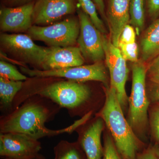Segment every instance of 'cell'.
Returning a JSON list of instances; mask_svg holds the SVG:
<instances>
[{
  "label": "cell",
  "instance_id": "obj_29",
  "mask_svg": "<svg viewBox=\"0 0 159 159\" xmlns=\"http://www.w3.org/2000/svg\"><path fill=\"white\" fill-rule=\"evenodd\" d=\"M154 86L151 90L150 98L151 100L153 102H159V84H154Z\"/></svg>",
  "mask_w": 159,
  "mask_h": 159
},
{
  "label": "cell",
  "instance_id": "obj_3",
  "mask_svg": "<svg viewBox=\"0 0 159 159\" xmlns=\"http://www.w3.org/2000/svg\"><path fill=\"white\" fill-rule=\"evenodd\" d=\"M34 95L48 98L61 108L66 109L72 117L80 114L81 110L91 102L93 95L90 87L85 82L61 80L44 84L25 93L16 95L12 104V110L27 98Z\"/></svg>",
  "mask_w": 159,
  "mask_h": 159
},
{
  "label": "cell",
  "instance_id": "obj_19",
  "mask_svg": "<svg viewBox=\"0 0 159 159\" xmlns=\"http://www.w3.org/2000/svg\"><path fill=\"white\" fill-rule=\"evenodd\" d=\"M129 15V23L135 29L136 34L139 35L143 31L145 25L144 0H131Z\"/></svg>",
  "mask_w": 159,
  "mask_h": 159
},
{
  "label": "cell",
  "instance_id": "obj_12",
  "mask_svg": "<svg viewBox=\"0 0 159 159\" xmlns=\"http://www.w3.org/2000/svg\"><path fill=\"white\" fill-rule=\"evenodd\" d=\"M33 2L18 7H4L0 10V28L3 32H25L32 26Z\"/></svg>",
  "mask_w": 159,
  "mask_h": 159
},
{
  "label": "cell",
  "instance_id": "obj_9",
  "mask_svg": "<svg viewBox=\"0 0 159 159\" xmlns=\"http://www.w3.org/2000/svg\"><path fill=\"white\" fill-rule=\"evenodd\" d=\"M77 13L80 27L77 43L83 56L92 62L102 61L105 59L103 34L82 10Z\"/></svg>",
  "mask_w": 159,
  "mask_h": 159
},
{
  "label": "cell",
  "instance_id": "obj_8",
  "mask_svg": "<svg viewBox=\"0 0 159 159\" xmlns=\"http://www.w3.org/2000/svg\"><path fill=\"white\" fill-rule=\"evenodd\" d=\"M103 45L104 59L110 77V87L116 90L123 109L127 106L129 100L125 89L128 74L126 61L122 56L119 48L113 44L110 39L106 38L103 35Z\"/></svg>",
  "mask_w": 159,
  "mask_h": 159
},
{
  "label": "cell",
  "instance_id": "obj_30",
  "mask_svg": "<svg viewBox=\"0 0 159 159\" xmlns=\"http://www.w3.org/2000/svg\"><path fill=\"white\" fill-rule=\"evenodd\" d=\"M93 2L97 6L102 18L106 20V14L105 12V5L103 0H93Z\"/></svg>",
  "mask_w": 159,
  "mask_h": 159
},
{
  "label": "cell",
  "instance_id": "obj_15",
  "mask_svg": "<svg viewBox=\"0 0 159 159\" xmlns=\"http://www.w3.org/2000/svg\"><path fill=\"white\" fill-rule=\"evenodd\" d=\"M131 0H109L106 20L110 30V39L118 47L122 30L129 24V6Z\"/></svg>",
  "mask_w": 159,
  "mask_h": 159
},
{
  "label": "cell",
  "instance_id": "obj_21",
  "mask_svg": "<svg viewBox=\"0 0 159 159\" xmlns=\"http://www.w3.org/2000/svg\"><path fill=\"white\" fill-rule=\"evenodd\" d=\"M0 77L15 81H23L28 79L15 66L2 60L0 61Z\"/></svg>",
  "mask_w": 159,
  "mask_h": 159
},
{
  "label": "cell",
  "instance_id": "obj_11",
  "mask_svg": "<svg viewBox=\"0 0 159 159\" xmlns=\"http://www.w3.org/2000/svg\"><path fill=\"white\" fill-rule=\"evenodd\" d=\"M76 0H38L32 16L34 25L48 26L76 10Z\"/></svg>",
  "mask_w": 159,
  "mask_h": 159
},
{
  "label": "cell",
  "instance_id": "obj_17",
  "mask_svg": "<svg viewBox=\"0 0 159 159\" xmlns=\"http://www.w3.org/2000/svg\"><path fill=\"white\" fill-rule=\"evenodd\" d=\"M24 83L0 77V109L2 115L11 112L13 101Z\"/></svg>",
  "mask_w": 159,
  "mask_h": 159
},
{
  "label": "cell",
  "instance_id": "obj_6",
  "mask_svg": "<svg viewBox=\"0 0 159 159\" xmlns=\"http://www.w3.org/2000/svg\"><path fill=\"white\" fill-rule=\"evenodd\" d=\"M20 69L23 74L31 77H55L79 82L96 81L107 84L108 77L106 68L102 61L94 63L89 65L50 70H40L25 66H20Z\"/></svg>",
  "mask_w": 159,
  "mask_h": 159
},
{
  "label": "cell",
  "instance_id": "obj_4",
  "mask_svg": "<svg viewBox=\"0 0 159 159\" xmlns=\"http://www.w3.org/2000/svg\"><path fill=\"white\" fill-rule=\"evenodd\" d=\"M131 93L129 99L128 122L136 134L145 133L148 123L149 101L146 93L147 67L143 61L139 60L132 66Z\"/></svg>",
  "mask_w": 159,
  "mask_h": 159
},
{
  "label": "cell",
  "instance_id": "obj_31",
  "mask_svg": "<svg viewBox=\"0 0 159 159\" xmlns=\"http://www.w3.org/2000/svg\"><path fill=\"white\" fill-rule=\"evenodd\" d=\"M9 2L11 4H27L31 2L32 0H6Z\"/></svg>",
  "mask_w": 159,
  "mask_h": 159
},
{
  "label": "cell",
  "instance_id": "obj_7",
  "mask_svg": "<svg viewBox=\"0 0 159 159\" xmlns=\"http://www.w3.org/2000/svg\"><path fill=\"white\" fill-rule=\"evenodd\" d=\"M28 34H8L0 36L2 48L20 60L40 70L48 52L49 48L37 45Z\"/></svg>",
  "mask_w": 159,
  "mask_h": 159
},
{
  "label": "cell",
  "instance_id": "obj_23",
  "mask_svg": "<svg viewBox=\"0 0 159 159\" xmlns=\"http://www.w3.org/2000/svg\"><path fill=\"white\" fill-rule=\"evenodd\" d=\"M103 155L102 159H122L115 145L113 139L109 135L104 138Z\"/></svg>",
  "mask_w": 159,
  "mask_h": 159
},
{
  "label": "cell",
  "instance_id": "obj_22",
  "mask_svg": "<svg viewBox=\"0 0 159 159\" xmlns=\"http://www.w3.org/2000/svg\"><path fill=\"white\" fill-rule=\"evenodd\" d=\"M118 48L125 60L133 63L139 61V48L136 42L129 44L119 43Z\"/></svg>",
  "mask_w": 159,
  "mask_h": 159
},
{
  "label": "cell",
  "instance_id": "obj_32",
  "mask_svg": "<svg viewBox=\"0 0 159 159\" xmlns=\"http://www.w3.org/2000/svg\"><path fill=\"white\" fill-rule=\"evenodd\" d=\"M33 159H46V158L42 155L39 154L37 156L35 157Z\"/></svg>",
  "mask_w": 159,
  "mask_h": 159
},
{
  "label": "cell",
  "instance_id": "obj_26",
  "mask_svg": "<svg viewBox=\"0 0 159 159\" xmlns=\"http://www.w3.org/2000/svg\"><path fill=\"white\" fill-rule=\"evenodd\" d=\"M136 32L135 29L130 25L124 27L119 39V43L129 44L135 42Z\"/></svg>",
  "mask_w": 159,
  "mask_h": 159
},
{
  "label": "cell",
  "instance_id": "obj_18",
  "mask_svg": "<svg viewBox=\"0 0 159 159\" xmlns=\"http://www.w3.org/2000/svg\"><path fill=\"white\" fill-rule=\"evenodd\" d=\"M54 159H87L86 156L78 142L61 140L54 146Z\"/></svg>",
  "mask_w": 159,
  "mask_h": 159
},
{
  "label": "cell",
  "instance_id": "obj_27",
  "mask_svg": "<svg viewBox=\"0 0 159 159\" xmlns=\"http://www.w3.org/2000/svg\"><path fill=\"white\" fill-rule=\"evenodd\" d=\"M136 159H159V147L155 144L145 147L138 154Z\"/></svg>",
  "mask_w": 159,
  "mask_h": 159
},
{
  "label": "cell",
  "instance_id": "obj_2",
  "mask_svg": "<svg viewBox=\"0 0 159 159\" xmlns=\"http://www.w3.org/2000/svg\"><path fill=\"white\" fill-rule=\"evenodd\" d=\"M105 101L98 115L107 126L122 159H136L145 146L125 119L114 89L107 87Z\"/></svg>",
  "mask_w": 159,
  "mask_h": 159
},
{
  "label": "cell",
  "instance_id": "obj_25",
  "mask_svg": "<svg viewBox=\"0 0 159 159\" xmlns=\"http://www.w3.org/2000/svg\"><path fill=\"white\" fill-rule=\"evenodd\" d=\"M147 74L154 84H159V54L149 64L147 67Z\"/></svg>",
  "mask_w": 159,
  "mask_h": 159
},
{
  "label": "cell",
  "instance_id": "obj_1",
  "mask_svg": "<svg viewBox=\"0 0 159 159\" xmlns=\"http://www.w3.org/2000/svg\"><path fill=\"white\" fill-rule=\"evenodd\" d=\"M61 107L48 98L34 95L27 98L14 110L0 118V133H17L39 140L45 137L71 134L90 119L89 113L68 127L58 130L47 128L46 122L54 119Z\"/></svg>",
  "mask_w": 159,
  "mask_h": 159
},
{
  "label": "cell",
  "instance_id": "obj_10",
  "mask_svg": "<svg viewBox=\"0 0 159 159\" xmlns=\"http://www.w3.org/2000/svg\"><path fill=\"white\" fill-rule=\"evenodd\" d=\"M42 148L39 140L17 133H0V157L4 159H33Z\"/></svg>",
  "mask_w": 159,
  "mask_h": 159
},
{
  "label": "cell",
  "instance_id": "obj_13",
  "mask_svg": "<svg viewBox=\"0 0 159 159\" xmlns=\"http://www.w3.org/2000/svg\"><path fill=\"white\" fill-rule=\"evenodd\" d=\"M84 57L79 47H51L40 70H50L82 66Z\"/></svg>",
  "mask_w": 159,
  "mask_h": 159
},
{
  "label": "cell",
  "instance_id": "obj_24",
  "mask_svg": "<svg viewBox=\"0 0 159 159\" xmlns=\"http://www.w3.org/2000/svg\"><path fill=\"white\" fill-rule=\"evenodd\" d=\"M150 125L154 144L159 147V105L157 106L152 111Z\"/></svg>",
  "mask_w": 159,
  "mask_h": 159
},
{
  "label": "cell",
  "instance_id": "obj_14",
  "mask_svg": "<svg viewBox=\"0 0 159 159\" xmlns=\"http://www.w3.org/2000/svg\"><path fill=\"white\" fill-rule=\"evenodd\" d=\"M103 119L98 116L87 126L78 132L79 136L77 142L86 156L87 159H102L103 146L101 137L104 129Z\"/></svg>",
  "mask_w": 159,
  "mask_h": 159
},
{
  "label": "cell",
  "instance_id": "obj_20",
  "mask_svg": "<svg viewBox=\"0 0 159 159\" xmlns=\"http://www.w3.org/2000/svg\"><path fill=\"white\" fill-rule=\"evenodd\" d=\"M83 11L87 15L95 27L102 34L107 32L106 28L102 20L99 17L97 7L93 0H78Z\"/></svg>",
  "mask_w": 159,
  "mask_h": 159
},
{
  "label": "cell",
  "instance_id": "obj_16",
  "mask_svg": "<svg viewBox=\"0 0 159 159\" xmlns=\"http://www.w3.org/2000/svg\"><path fill=\"white\" fill-rule=\"evenodd\" d=\"M142 60H151L159 54V18L154 20L144 32L141 41Z\"/></svg>",
  "mask_w": 159,
  "mask_h": 159
},
{
  "label": "cell",
  "instance_id": "obj_28",
  "mask_svg": "<svg viewBox=\"0 0 159 159\" xmlns=\"http://www.w3.org/2000/svg\"><path fill=\"white\" fill-rule=\"evenodd\" d=\"M147 5L149 16L156 20L159 16V0H147Z\"/></svg>",
  "mask_w": 159,
  "mask_h": 159
},
{
  "label": "cell",
  "instance_id": "obj_5",
  "mask_svg": "<svg viewBox=\"0 0 159 159\" xmlns=\"http://www.w3.org/2000/svg\"><path fill=\"white\" fill-rule=\"evenodd\" d=\"M80 28L79 19L71 17L48 26L32 25L28 34L50 47H70L77 42Z\"/></svg>",
  "mask_w": 159,
  "mask_h": 159
}]
</instances>
